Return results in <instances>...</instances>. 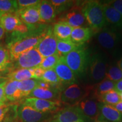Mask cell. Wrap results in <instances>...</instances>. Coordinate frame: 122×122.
I'll use <instances>...</instances> for the list:
<instances>
[{"label": "cell", "instance_id": "1", "mask_svg": "<svg viewBox=\"0 0 122 122\" xmlns=\"http://www.w3.org/2000/svg\"><path fill=\"white\" fill-rule=\"evenodd\" d=\"M48 29L43 25H37L28 33L7 39V49L12 61L16 60L22 53L37 46Z\"/></svg>", "mask_w": 122, "mask_h": 122}, {"label": "cell", "instance_id": "2", "mask_svg": "<svg viewBox=\"0 0 122 122\" xmlns=\"http://www.w3.org/2000/svg\"><path fill=\"white\" fill-rule=\"evenodd\" d=\"M84 16L93 30H100L107 24L102 3L98 1H88L81 6Z\"/></svg>", "mask_w": 122, "mask_h": 122}, {"label": "cell", "instance_id": "3", "mask_svg": "<svg viewBox=\"0 0 122 122\" xmlns=\"http://www.w3.org/2000/svg\"><path fill=\"white\" fill-rule=\"evenodd\" d=\"M90 56L87 49L81 45L62 57L76 76H80L87 70Z\"/></svg>", "mask_w": 122, "mask_h": 122}, {"label": "cell", "instance_id": "4", "mask_svg": "<svg viewBox=\"0 0 122 122\" xmlns=\"http://www.w3.org/2000/svg\"><path fill=\"white\" fill-rule=\"evenodd\" d=\"M45 122H92L84 115L77 105L61 109Z\"/></svg>", "mask_w": 122, "mask_h": 122}, {"label": "cell", "instance_id": "5", "mask_svg": "<svg viewBox=\"0 0 122 122\" xmlns=\"http://www.w3.org/2000/svg\"><path fill=\"white\" fill-rule=\"evenodd\" d=\"M87 70L92 81L98 82L103 80L107 70V62L104 55L96 53L90 56Z\"/></svg>", "mask_w": 122, "mask_h": 122}, {"label": "cell", "instance_id": "6", "mask_svg": "<svg viewBox=\"0 0 122 122\" xmlns=\"http://www.w3.org/2000/svg\"><path fill=\"white\" fill-rule=\"evenodd\" d=\"M91 88H85L81 85L73 84L61 92L60 102L68 106H74L84 99L89 93Z\"/></svg>", "mask_w": 122, "mask_h": 122}, {"label": "cell", "instance_id": "7", "mask_svg": "<svg viewBox=\"0 0 122 122\" xmlns=\"http://www.w3.org/2000/svg\"><path fill=\"white\" fill-rule=\"evenodd\" d=\"M16 112L19 122H45L54 114L40 112L23 103L18 105Z\"/></svg>", "mask_w": 122, "mask_h": 122}, {"label": "cell", "instance_id": "8", "mask_svg": "<svg viewBox=\"0 0 122 122\" xmlns=\"http://www.w3.org/2000/svg\"><path fill=\"white\" fill-rule=\"evenodd\" d=\"M44 57L39 52L36 47L25 51L14 61V69L32 68L39 67Z\"/></svg>", "mask_w": 122, "mask_h": 122}, {"label": "cell", "instance_id": "9", "mask_svg": "<svg viewBox=\"0 0 122 122\" xmlns=\"http://www.w3.org/2000/svg\"><path fill=\"white\" fill-rule=\"evenodd\" d=\"M22 103L31 107L36 110L45 113L54 114L61 109L60 101L42 100L36 98H25Z\"/></svg>", "mask_w": 122, "mask_h": 122}, {"label": "cell", "instance_id": "10", "mask_svg": "<svg viewBox=\"0 0 122 122\" xmlns=\"http://www.w3.org/2000/svg\"><path fill=\"white\" fill-rule=\"evenodd\" d=\"M57 39L55 37L53 29L49 28L43 38L36 47L44 58L57 54Z\"/></svg>", "mask_w": 122, "mask_h": 122}, {"label": "cell", "instance_id": "11", "mask_svg": "<svg viewBox=\"0 0 122 122\" xmlns=\"http://www.w3.org/2000/svg\"><path fill=\"white\" fill-rule=\"evenodd\" d=\"M97 39L100 45L106 49H113L120 40V35L117 30L112 28H104L99 32Z\"/></svg>", "mask_w": 122, "mask_h": 122}, {"label": "cell", "instance_id": "12", "mask_svg": "<svg viewBox=\"0 0 122 122\" xmlns=\"http://www.w3.org/2000/svg\"><path fill=\"white\" fill-rule=\"evenodd\" d=\"M98 102L96 98L86 97L76 105L78 106L86 118L93 122L98 119L99 117Z\"/></svg>", "mask_w": 122, "mask_h": 122}, {"label": "cell", "instance_id": "13", "mask_svg": "<svg viewBox=\"0 0 122 122\" xmlns=\"http://www.w3.org/2000/svg\"><path fill=\"white\" fill-rule=\"evenodd\" d=\"M61 83L63 84H73L76 81V75L66 65L63 58L61 57L54 68Z\"/></svg>", "mask_w": 122, "mask_h": 122}, {"label": "cell", "instance_id": "14", "mask_svg": "<svg viewBox=\"0 0 122 122\" xmlns=\"http://www.w3.org/2000/svg\"><path fill=\"white\" fill-rule=\"evenodd\" d=\"M98 119L106 122H122V114L111 105L98 102Z\"/></svg>", "mask_w": 122, "mask_h": 122}, {"label": "cell", "instance_id": "15", "mask_svg": "<svg viewBox=\"0 0 122 122\" xmlns=\"http://www.w3.org/2000/svg\"><path fill=\"white\" fill-rule=\"evenodd\" d=\"M61 93L60 89L54 86L50 88L36 87L30 93L27 98H36L53 101H60Z\"/></svg>", "mask_w": 122, "mask_h": 122}, {"label": "cell", "instance_id": "16", "mask_svg": "<svg viewBox=\"0 0 122 122\" xmlns=\"http://www.w3.org/2000/svg\"><path fill=\"white\" fill-rule=\"evenodd\" d=\"M15 14L27 25H34L40 23L38 5L18 10Z\"/></svg>", "mask_w": 122, "mask_h": 122}, {"label": "cell", "instance_id": "17", "mask_svg": "<svg viewBox=\"0 0 122 122\" xmlns=\"http://www.w3.org/2000/svg\"><path fill=\"white\" fill-rule=\"evenodd\" d=\"M61 21L66 22L75 28L81 27L85 24L86 20L82 13L81 6H77L70 9Z\"/></svg>", "mask_w": 122, "mask_h": 122}, {"label": "cell", "instance_id": "18", "mask_svg": "<svg viewBox=\"0 0 122 122\" xmlns=\"http://www.w3.org/2000/svg\"><path fill=\"white\" fill-rule=\"evenodd\" d=\"M38 9L40 23H49L54 20L57 13L50 1H41L38 4Z\"/></svg>", "mask_w": 122, "mask_h": 122}, {"label": "cell", "instance_id": "19", "mask_svg": "<svg viewBox=\"0 0 122 122\" xmlns=\"http://www.w3.org/2000/svg\"><path fill=\"white\" fill-rule=\"evenodd\" d=\"M0 23L6 32L11 33L24 23L14 14H3L0 18Z\"/></svg>", "mask_w": 122, "mask_h": 122}, {"label": "cell", "instance_id": "20", "mask_svg": "<svg viewBox=\"0 0 122 122\" xmlns=\"http://www.w3.org/2000/svg\"><path fill=\"white\" fill-rule=\"evenodd\" d=\"M93 34V30L90 27H78L73 29L70 40L77 45H83V44L89 40Z\"/></svg>", "mask_w": 122, "mask_h": 122}, {"label": "cell", "instance_id": "21", "mask_svg": "<svg viewBox=\"0 0 122 122\" xmlns=\"http://www.w3.org/2000/svg\"><path fill=\"white\" fill-rule=\"evenodd\" d=\"M101 3L107 23L118 27L122 20V15L111 5L109 1Z\"/></svg>", "mask_w": 122, "mask_h": 122}, {"label": "cell", "instance_id": "22", "mask_svg": "<svg viewBox=\"0 0 122 122\" xmlns=\"http://www.w3.org/2000/svg\"><path fill=\"white\" fill-rule=\"evenodd\" d=\"M74 28L63 21H59L54 25L53 32L56 39L59 40H70Z\"/></svg>", "mask_w": 122, "mask_h": 122}, {"label": "cell", "instance_id": "23", "mask_svg": "<svg viewBox=\"0 0 122 122\" xmlns=\"http://www.w3.org/2000/svg\"><path fill=\"white\" fill-rule=\"evenodd\" d=\"M19 82L7 80L5 87V95L7 101L16 102L23 99L18 87Z\"/></svg>", "mask_w": 122, "mask_h": 122}, {"label": "cell", "instance_id": "24", "mask_svg": "<svg viewBox=\"0 0 122 122\" xmlns=\"http://www.w3.org/2000/svg\"><path fill=\"white\" fill-rule=\"evenodd\" d=\"M115 82L108 79H105L101 81L100 83L96 84L91 89L93 90L94 94L96 98L98 99L103 94L111 90L114 89L115 87Z\"/></svg>", "mask_w": 122, "mask_h": 122}, {"label": "cell", "instance_id": "25", "mask_svg": "<svg viewBox=\"0 0 122 122\" xmlns=\"http://www.w3.org/2000/svg\"><path fill=\"white\" fill-rule=\"evenodd\" d=\"M8 80L21 81L28 79H33L31 68L16 69L7 75Z\"/></svg>", "mask_w": 122, "mask_h": 122}, {"label": "cell", "instance_id": "26", "mask_svg": "<svg viewBox=\"0 0 122 122\" xmlns=\"http://www.w3.org/2000/svg\"><path fill=\"white\" fill-rule=\"evenodd\" d=\"M39 80L30 79L19 82L18 87L23 98L24 99L28 97L30 93L37 87Z\"/></svg>", "mask_w": 122, "mask_h": 122}, {"label": "cell", "instance_id": "27", "mask_svg": "<svg viewBox=\"0 0 122 122\" xmlns=\"http://www.w3.org/2000/svg\"><path fill=\"white\" fill-rule=\"evenodd\" d=\"M81 45H77L70 40H57V54L61 57H63L72 50L77 49Z\"/></svg>", "mask_w": 122, "mask_h": 122}, {"label": "cell", "instance_id": "28", "mask_svg": "<svg viewBox=\"0 0 122 122\" xmlns=\"http://www.w3.org/2000/svg\"><path fill=\"white\" fill-rule=\"evenodd\" d=\"M98 101L105 104L114 106L121 101L119 94L114 89H112L101 96L98 98Z\"/></svg>", "mask_w": 122, "mask_h": 122}, {"label": "cell", "instance_id": "29", "mask_svg": "<svg viewBox=\"0 0 122 122\" xmlns=\"http://www.w3.org/2000/svg\"><path fill=\"white\" fill-rule=\"evenodd\" d=\"M11 58L7 48L0 45V71L8 69L11 65Z\"/></svg>", "mask_w": 122, "mask_h": 122}, {"label": "cell", "instance_id": "30", "mask_svg": "<svg viewBox=\"0 0 122 122\" xmlns=\"http://www.w3.org/2000/svg\"><path fill=\"white\" fill-rule=\"evenodd\" d=\"M40 80L44 81L50 84V85H51L55 88H57L56 85H59L62 84L59 80L56 71H54V68L45 70L42 77H41Z\"/></svg>", "mask_w": 122, "mask_h": 122}, {"label": "cell", "instance_id": "31", "mask_svg": "<svg viewBox=\"0 0 122 122\" xmlns=\"http://www.w3.org/2000/svg\"><path fill=\"white\" fill-rule=\"evenodd\" d=\"M18 10L17 2L15 0H0V13H16Z\"/></svg>", "mask_w": 122, "mask_h": 122}, {"label": "cell", "instance_id": "32", "mask_svg": "<svg viewBox=\"0 0 122 122\" xmlns=\"http://www.w3.org/2000/svg\"><path fill=\"white\" fill-rule=\"evenodd\" d=\"M105 79L116 82L122 79V71L117 65H112L107 68Z\"/></svg>", "mask_w": 122, "mask_h": 122}, {"label": "cell", "instance_id": "33", "mask_svg": "<svg viewBox=\"0 0 122 122\" xmlns=\"http://www.w3.org/2000/svg\"><path fill=\"white\" fill-rule=\"evenodd\" d=\"M60 58L61 57L58 54L44 58L39 67L44 70L53 68L58 63Z\"/></svg>", "mask_w": 122, "mask_h": 122}, {"label": "cell", "instance_id": "34", "mask_svg": "<svg viewBox=\"0 0 122 122\" xmlns=\"http://www.w3.org/2000/svg\"><path fill=\"white\" fill-rule=\"evenodd\" d=\"M50 2L56 10V13L63 11L71 5L73 1L67 0H51Z\"/></svg>", "mask_w": 122, "mask_h": 122}, {"label": "cell", "instance_id": "35", "mask_svg": "<svg viewBox=\"0 0 122 122\" xmlns=\"http://www.w3.org/2000/svg\"><path fill=\"white\" fill-rule=\"evenodd\" d=\"M40 1L39 0H18L16 1V2H17L18 10L37 5Z\"/></svg>", "mask_w": 122, "mask_h": 122}, {"label": "cell", "instance_id": "36", "mask_svg": "<svg viewBox=\"0 0 122 122\" xmlns=\"http://www.w3.org/2000/svg\"><path fill=\"white\" fill-rule=\"evenodd\" d=\"M17 107L18 105H14L13 107H12L13 109H11V112L10 113V114H9V113L7 114V115H6V118H5V119L4 120L3 122H18L17 119V112H16Z\"/></svg>", "mask_w": 122, "mask_h": 122}, {"label": "cell", "instance_id": "37", "mask_svg": "<svg viewBox=\"0 0 122 122\" xmlns=\"http://www.w3.org/2000/svg\"><path fill=\"white\" fill-rule=\"evenodd\" d=\"M13 105L5 104L0 106V122H2L6 118Z\"/></svg>", "mask_w": 122, "mask_h": 122}, {"label": "cell", "instance_id": "38", "mask_svg": "<svg viewBox=\"0 0 122 122\" xmlns=\"http://www.w3.org/2000/svg\"><path fill=\"white\" fill-rule=\"evenodd\" d=\"M7 80H5L0 84V106L6 103L7 100L5 95V87Z\"/></svg>", "mask_w": 122, "mask_h": 122}, {"label": "cell", "instance_id": "39", "mask_svg": "<svg viewBox=\"0 0 122 122\" xmlns=\"http://www.w3.org/2000/svg\"><path fill=\"white\" fill-rule=\"evenodd\" d=\"M32 72L33 79H36V80H40L41 77H42L45 70H44L40 67H37L31 68Z\"/></svg>", "mask_w": 122, "mask_h": 122}, {"label": "cell", "instance_id": "40", "mask_svg": "<svg viewBox=\"0 0 122 122\" xmlns=\"http://www.w3.org/2000/svg\"><path fill=\"white\" fill-rule=\"evenodd\" d=\"M111 5L122 15V0L109 1Z\"/></svg>", "mask_w": 122, "mask_h": 122}, {"label": "cell", "instance_id": "41", "mask_svg": "<svg viewBox=\"0 0 122 122\" xmlns=\"http://www.w3.org/2000/svg\"><path fill=\"white\" fill-rule=\"evenodd\" d=\"M114 90L117 91L118 93L122 92V79L119 80L118 81L116 82L115 84Z\"/></svg>", "mask_w": 122, "mask_h": 122}, {"label": "cell", "instance_id": "42", "mask_svg": "<svg viewBox=\"0 0 122 122\" xmlns=\"http://www.w3.org/2000/svg\"><path fill=\"white\" fill-rule=\"evenodd\" d=\"M116 110H117L119 112L122 114V102L120 101V102L117 103V105L112 106Z\"/></svg>", "mask_w": 122, "mask_h": 122}, {"label": "cell", "instance_id": "43", "mask_svg": "<svg viewBox=\"0 0 122 122\" xmlns=\"http://www.w3.org/2000/svg\"><path fill=\"white\" fill-rule=\"evenodd\" d=\"M5 30H4V28H3L2 25H1V23H0V40L4 37L5 34Z\"/></svg>", "mask_w": 122, "mask_h": 122}, {"label": "cell", "instance_id": "44", "mask_svg": "<svg viewBox=\"0 0 122 122\" xmlns=\"http://www.w3.org/2000/svg\"><path fill=\"white\" fill-rule=\"evenodd\" d=\"M117 66H118L122 71V58L118 62V63H117Z\"/></svg>", "mask_w": 122, "mask_h": 122}, {"label": "cell", "instance_id": "45", "mask_svg": "<svg viewBox=\"0 0 122 122\" xmlns=\"http://www.w3.org/2000/svg\"><path fill=\"white\" fill-rule=\"evenodd\" d=\"M118 27L119 28H120V30H122V20L121 22H120V24H119V25H118Z\"/></svg>", "mask_w": 122, "mask_h": 122}, {"label": "cell", "instance_id": "46", "mask_svg": "<svg viewBox=\"0 0 122 122\" xmlns=\"http://www.w3.org/2000/svg\"><path fill=\"white\" fill-rule=\"evenodd\" d=\"M92 122H105L103 121V120H99V119H97L95 120V121H93Z\"/></svg>", "mask_w": 122, "mask_h": 122}, {"label": "cell", "instance_id": "47", "mask_svg": "<svg viewBox=\"0 0 122 122\" xmlns=\"http://www.w3.org/2000/svg\"><path fill=\"white\" fill-rule=\"evenodd\" d=\"M119 94V96H120V101H121V102H122V92L120 93Z\"/></svg>", "mask_w": 122, "mask_h": 122}, {"label": "cell", "instance_id": "48", "mask_svg": "<svg viewBox=\"0 0 122 122\" xmlns=\"http://www.w3.org/2000/svg\"><path fill=\"white\" fill-rule=\"evenodd\" d=\"M4 81H5V79H3L2 78H1V77H0V84H1V83H2Z\"/></svg>", "mask_w": 122, "mask_h": 122}, {"label": "cell", "instance_id": "49", "mask_svg": "<svg viewBox=\"0 0 122 122\" xmlns=\"http://www.w3.org/2000/svg\"><path fill=\"white\" fill-rule=\"evenodd\" d=\"M3 14H2V13H0V18H1V15H2Z\"/></svg>", "mask_w": 122, "mask_h": 122}]
</instances>
